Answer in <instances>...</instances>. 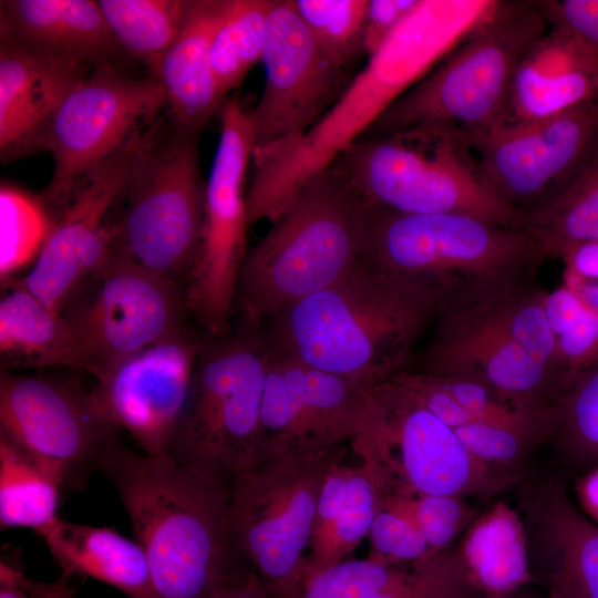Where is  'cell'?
<instances>
[{
  "label": "cell",
  "mask_w": 598,
  "mask_h": 598,
  "mask_svg": "<svg viewBox=\"0 0 598 598\" xmlns=\"http://www.w3.org/2000/svg\"><path fill=\"white\" fill-rule=\"evenodd\" d=\"M350 444L360 461L350 466L342 511L326 536L307 549L308 570H321L348 559L370 533L380 508L383 477L378 462L361 440L354 439Z\"/></svg>",
  "instance_id": "cell-32"
},
{
  "label": "cell",
  "mask_w": 598,
  "mask_h": 598,
  "mask_svg": "<svg viewBox=\"0 0 598 598\" xmlns=\"http://www.w3.org/2000/svg\"><path fill=\"white\" fill-rule=\"evenodd\" d=\"M517 509L526 528L534 584L548 598H598V525L558 476L522 482Z\"/></svg>",
  "instance_id": "cell-22"
},
{
  "label": "cell",
  "mask_w": 598,
  "mask_h": 598,
  "mask_svg": "<svg viewBox=\"0 0 598 598\" xmlns=\"http://www.w3.org/2000/svg\"><path fill=\"white\" fill-rule=\"evenodd\" d=\"M147 130V128H146ZM90 172L58 216L31 270L2 287H18L61 313L112 256L113 230L106 219L118 200L138 142L146 131Z\"/></svg>",
  "instance_id": "cell-19"
},
{
  "label": "cell",
  "mask_w": 598,
  "mask_h": 598,
  "mask_svg": "<svg viewBox=\"0 0 598 598\" xmlns=\"http://www.w3.org/2000/svg\"><path fill=\"white\" fill-rule=\"evenodd\" d=\"M522 229L546 259H563L571 249L598 240V137L565 186L524 214Z\"/></svg>",
  "instance_id": "cell-30"
},
{
  "label": "cell",
  "mask_w": 598,
  "mask_h": 598,
  "mask_svg": "<svg viewBox=\"0 0 598 598\" xmlns=\"http://www.w3.org/2000/svg\"><path fill=\"white\" fill-rule=\"evenodd\" d=\"M436 313L427 290L361 260L260 329L270 353L372 390L406 369Z\"/></svg>",
  "instance_id": "cell-1"
},
{
  "label": "cell",
  "mask_w": 598,
  "mask_h": 598,
  "mask_svg": "<svg viewBox=\"0 0 598 598\" xmlns=\"http://www.w3.org/2000/svg\"><path fill=\"white\" fill-rule=\"evenodd\" d=\"M73 591L62 577L51 584L34 581L25 577L20 564L1 557L0 598H73Z\"/></svg>",
  "instance_id": "cell-46"
},
{
  "label": "cell",
  "mask_w": 598,
  "mask_h": 598,
  "mask_svg": "<svg viewBox=\"0 0 598 598\" xmlns=\"http://www.w3.org/2000/svg\"><path fill=\"white\" fill-rule=\"evenodd\" d=\"M346 453L347 444L322 452L260 450L230 484L233 553L281 598L299 592L321 487Z\"/></svg>",
  "instance_id": "cell-9"
},
{
  "label": "cell",
  "mask_w": 598,
  "mask_h": 598,
  "mask_svg": "<svg viewBox=\"0 0 598 598\" xmlns=\"http://www.w3.org/2000/svg\"><path fill=\"white\" fill-rule=\"evenodd\" d=\"M563 260L566 278L598 281V240L571 249Z\"/></svg>",
  "instance_id": "cell-48"
},
{
  "label": "cell",
  "mask_w": 598,
  "mask_h": 598,
  "mask_svg": "<svg viewBox=\"0 0 598 598\" xmlns=\"http://www.w3.org/2000/svg\"><path fill=\"white\" fill-rule=\"evenodd\" d=\"M209 598H281L258 574L244 568L221 582Z\"/></svg>",
  "instance_id": "cell-47"
},
{
  "label": "cell",
  "mask_w": 598,
  "mask_h": 598,
  "mask_svg": "<svg viewBox=\"0 0 598 598\" xmlns=\"http://www.w3.org/2000/svg\"><path fill=\"white\" fill-rule=\"evenodd\" d=\"M458 550L471 577L488 598H504L534 584L524 520L517 507L504 501L476 517Z\"/></svg>",
  "instance_id": "cell-29"
},
{
  "label": "cell",
  "mask_w": 598,
  "mask_h": 598,
  "mask_svg": "<svg viewBox=\"0 0 598 598\" xmlns=\"http://www.w3.org/2000/svg\"><path fill=\"white\" fill-rule=\"evenodd\" d=\"M368 208L403 214H465L519 228L523 214L484 181L457 130L419 126L362 137L328 166Z\"/></svg>",
  "instance_id": "cell-7"
},
{
  "label": "cell",
  "mask_w": 598,
  "mask_h": 598,
  "mask_svg": "<svg viewBox=\"0 0 598 598\" xmlns=\"http://www.w3.org/2000/svg\"><path fill=\"white\" fill-rule=\"evenodd\" d=\"M56 218L40 196L9 184L0 189L1 283L37 260Z\"/></svg>",
  "instance_id": "cell-36"
},
{
  "label": "cell",
  "mask_w": 598,
  "mask_h": 598,
  "mask_svg": "<svg viewBox=\"0 0 598 598\" xmlns=\"http://www.w3.org/2000/svg\"><path fill=\"white\" fill-rule=\"evenodd\" d=\"M408 564H389L370 554L365 559H346L321 570L305 566L296 598H370L398 581Z\"/></svg>",
  "instance_id": "cell-40"
},
{
  "label": "cell",
  "mask_w": 598,
  "mask_h": 598,
  "mask_svg": "<svg viewBox=\"0 0 598 598\" xmlns=\"http://www.w3.org/2000/svg\"><path fill=\"white\" fill-rule=\"evenodd\" d=\"M358 439L380 466L382 495L488 497L523 477L475 458L454 429L393 379L372 389L369 424Z\"/></svg>",
  "instance_id": "cell-11"
},
{
  "label": "cell",
  "mask_w": 598,
  "mask_h": 598,
  "mask_svg": "<svg viewBox=\"0 0 598 598\" xmlns=\"http://www.w3.org/2000/svg\"><path fill=\"white\" fill-rule=\"evenodd\" d=\"M118 432L80 383L0 371V434L51 468L63 491L85 485Z\"/></svg>",
  "instance_id": "cell-16"
},
{
  "label": "cell",
  "mask_w": 598,
  "mask_h": 598,
  "mask_svg": "<svg viewBox=\"0 0 598 598\" xmlns=\"http://www.w3.org/2000/svg\"><path fill=\"white\" fill-rule=\"evenodd\" d=\"M501 298L437 313L430 340L405 371L471 380L520 412L551 415L563 386L515 340Z\"/></svg>",
  "instance_id": "cell-15"
},
{
  "label": "cell",
  "mask_w": 598,
  "mask_h": 598,
  "mask_svg": "<svg viewBox=\"0 0 598 598\" xmlns=\"http://www.w3.org/2000/svg\"><path fill=\"white\" fill-rule=\"evenodd\" d=\"M370 598H488L453 546L409 563L403 576Z\"/></svg>",
  "instance_id": "cell-39"
},
{
  "label": "cell",
  "mask_w": 598,
  "mask_h": 598,
  "mask_svg": "<svg viewBox=\"0 0 598 598\" xmlns=\"http://www.w3.org/2000/svg\"><path fill=\"white\" fill-rule=\"evenodd\" d=\"M544 260L519 228L457 213L369 208L362 261L427 290L437 313L480 307L529 285Z\"/></svg>",
  "instance_id": "cell-3"
},
{
  "label": "cell",
  "mask_w": 598,
  "mask_h": 598,
  "mask_svg": "<svg viewBox=\"0 0 598 598\" xmlns=\"http://www.w3.org/2000/svg\"><path fill=\"white\" fill-rule=\"evenodd\" d=\"M293 6L315 40L339 66L344 69L363 52L368 0H293Z\"/></svg>",
  "instance_id": "cell-38"
},
{
  "label": "cell",
  "mask_w": 598,
  "mask_h": 598,
  "mask_svg": "<svg viewBox=\"0 0 598 598\" xmlns=\"http://www.w3.org/2000/svg\"><path fill=\"white\" fill-rule=\"evenodd\" d=\"M261 62L265 85L256 105L247 111L256 146L305 133L348 85L344 69L315 40L293 0H274Z\"/></svg>",
  "instance_id": "cell-18"
},
{
  "label": "cell",
  "mask_w": 598,
  "mask_h": 598,
  "mask_svg": "<svg viewBox=\"0 0 598 598\" xmlns=\"http://www.w3.org/2000/svg\"><path fill=\"white\" fill-rule=\"evenodd\" d=\"M231 3L233 0H188L177 38L150 69L165 91L172 122L183 132L199 134L220 102L210 49Z\"/></svg>",
  "instance_id": "cell-26"
},
{
  "label": "cell",
  "mask_w": 598,
  "mask_h": 598,
  "mask_svg": "<svg viewBox=\"0 0 598 598\" xmlns=\"http://www.w3.org/2000/svg\"><path fill=\"white\" fill-rule=\"evenodd\" d=\"M548 27L537 1L493 2L457 49L390 104L369 137L419 126L483 132L512 122L516 68Z\"/></svg>",
  "instance_id": "cell-6"
},
{
  "label": "cell",
  "mask_w": 598,
  "mask_h": 598,
  "mask_svg": "<svg viewBox=\"0 0 598 598\" xmlns=\"http://www.w3.org/2000/svg\"><path fill=\"white\" fill-rule=\"evenodd\" d=\"M97 4L121 49L151 69L177 38L188 0H99Z\"/></svg>",
  "instance_id": "cell-34"
},
{
  "label": "cell",
  "mask_w": 598,
  "mask_h": 598,
  "mask_svg": "<svg viewBox=\"0 0 598 598\" xmlns=\"http://www.w3.org/2000/svg\"><path fill=\"white\" fill-rule=\"evenodd\" d=\"M380 507L410 520L433 551L451 547L478 516L464 498L445 495L385 494Z\"/></svg>",
  "instance_id": "cell-41"
},
{
  "label": "cell",
  "mask_w": 598,
  "mask_h": 598,
  "mask_svg": "<svg viewBox=\"0 0 598 598\" xmlns=\"http://www.w3.org/2000/svg\"><path fill=\"white\" fill-rule=\"evenodd\" d=\"M269 351L260 327L238 319L206 337L167 457L230 486L259 451Z\"/></svg>",
  "instance_id": "cell-8"
},
{
  "label": "cell",
  "mask_w": 598,
  "mask_h": 598,
  "mask_svg": "<svg viewBox=\"0 0 598 598\" xmlns=\"http://www.w3.org/2000/svg\"><path fill=\"white\" fill-rule=\"evenodd\" d=\"M573 486L577 504L598 525V466L574 477Z\"/></svg>",
  "instance_id": "cell-49"
},
{
  "label": "cell",
  "mask_w": 598,
  "mask_h": 598,
  "mask_svg": "<svg viewBox=\"0 0 598 598\" xmlns=\"http://www.w3.org/2000/svg\"><path fill=\"white\" fill-rule=\"evenodd\" d=\"M199 134L172 122L142 135L120 196L122 213L112 224V249L185 289L202 237L205 186Z\"/></svg>",
  "instance_id": "cell-10"
},
{
  "label": "cell",
  "mask_w": 598,
  "mask_h": 598,
  "mask_svg": "<svg viewBox=\"0 0 598 598\" xmlns=\"http://www.w3.org/2000/svg\"><path fill=\"white\" fill-rule=\"evenodd\" d=\"M368 214L333 169L317 174L247 252L234 315L260 326L351 270L362 260Z\"/></svg>",
  "instance_id": "cell-5"
},
{
  "label": "cell",
  "mask_w": 598,
  "mask_h": 598,
  "mask_svg": "<svg viewBox=\"0 0 598 598\" xmlns=\"http://www.w3.org/2000/svg\"><path fill=\"white\" fill-rule=\"evenodd\" d=\"M7 289L0 301L1 370L72 367L87 371L65 318L25 289Z\"/></svg>",
  "instance_id": "cell-28"
},
{
  "label": "cell",
  "mask_w": 598,
  "mask_h": 598,
  "mask_svg": "<svg viewBox=\"0 0 598 598\" xmlns=\"http://www.w3.org/2000/svg\"><path fill=\"white\" fill-rule=\"evenodd\" d=\"M537 4L550 27L570 32L598 54V0H540Z\"/></svg>",
  "instance_id": "cell-44"
},
{
  "label": "cell",
  "mask_w": 598,
  "mask_h": 598,
  "mask_svg": "<svg viewBox=\"0 0 598 598\" xmlns=\"http://www.w3.org/2000/svg\"><path fill=\"white\" fill-rule=\"evenodd\" d=\"M371 391L269 352L259 451L322 452L353 441L367 431Z\"/></svg>",
  "instance_id": "cell-20"
},
{
  "label": "cell",
  "mask_w": 598,
  "mask_h": 598,
  "mask_svg": "<svg viewBox=\"0 0 598 598\" xmlns=\"http://www.w3.org/2000/svg\"><path fill=\"white\" fill-rule=\"evenodd\" d=\"M444 27L436 9L423 1L313 126L254 148V175L246 194L249 226L279 219L311 178L364 136L439 55Z\"/></svg>",
  "instance_id": "cell-4"
},
{
  "label": "cell",
  "mask_w": 598,
  "mask_h": 598,
  "mask_svg": "<svg viewBox=\"0 0 598 598\" xmlns=\"http://www.w3.org/2000/svg\"><path fill=\"white\" fill-rule=\"evenodd\" d=\"M165 105L155 76L131 78L111 63L95 66L71 91L44 147L54 164L40 197L56 219L86 175L152 126Z\"/></svg>",
  "instance_id": "cell-13"
},
{
  "label": "cell",
  "mask_w": 598,
  "mask_h": 598,
  "mask_svg": "<svg viewBox=\"0 0 598 598\" xmlns=\"http://www.w3.org/2000/svg\"><path fill=\"white\" fill-rule=\"evenodd\" d=\"M61 315L96 380L124 358L185 329L190 316L183 287L113 249Z\"/></svg>",
  "instance_id": "cell-14"
},
{
  "label": "cell",
  "mask_w": 598,
  "mask_h": 598,
  "mask_svg": "<svg viewBox=\"0 0 598 598\" xmlns=\"http://www.w3.org/2000/svg\"><path fill=\"white\" fill-rule=\"evenodd\" d=\"M369 534L370 554L389 564L413 563L434 553L410 520L386 508H379Z\"/></svg>",
  "instance_id": "cell-43"
},
{
  "label": "cell",
  "mask_w": 598,
  "mask_h": 598,
  "mask_svg": "<svg viewBox=\"0 0 598 598\" xmlns=\"http://www.w3.org/2000/svg\"><path fill=\"white\" fill-rule=\"evenodd\" d=\"M272 3L274 0H233L210 49L212 70L220 100L239 86L248 71L261 62Z\"/></svg>",
  "instance_id": "cell-35"
},
{
  "label": "cell",
  "mask_w": 598,
  "mask_h": 598,
  "mask_svg": "<svg viewBox=\"0 0 598 598\" xmlns=\"http://www.w3.org/2000/svg\"><path fill=\"white\" fill-rule=\"evenodd\" d=\"M255 146L248 112L236 97L228 100L220 110V137L205 186L200 243L184 289L189 315L212 337L231 327L238 277L248 252L244 184Z\"/></svg>",
  "instance_id": "cell-12"
},
{
  "label": "cell",
  "mask_w": 598,
  "mask_h": 598,
  "mask_svg": "<svg viewBox=\"0 0 598 598\" xmlns=\"http://www.w3.org/2000/svg\"><path fill=\"white\" fill-rule=\"evenodd\" d=\"M60 477L0 434V527H29L38 534L59 516Z\"/></svg>",
  "instance_id": "cell-31"
},
{
  "label": "cell",
  "mask_w": 598,
  "mask_h": 598,
  "mask_svg": "<svg viewBox=\"0 0 598 598\" xmlns=\"http://www.w3.org/2000/svg\"><path fill=\"white\" fill-rule=\"evenodd\" d=\"M598 100V54L553 28L522 56L511 93L512 122L547 118Z\"/></svg>",
  "instance_id": "cell-24"
},
{
  "label": "cell",
  "mask_w": 598,
  "mask_h": 598,
  "mask_svg": "<svg viewBox=\"0 0 598 598\" xmlns=\"http://www.w3.org/2000/svg\"><path fill=\"white\" fill-rule=\"evenodd\" d=\"M206 337L186 327L124 358L91 390L110 423L128 432L143 453L167 457Z\"/></svg>",
  "instance_id": "cell-21"
},
{
  "label": "cell",
  "mask_w": 598,
  "mask_h": 598,
  "mask_svg": "<svg viewBox=\"0 0 598 598\" xmlns=\"http://www.w3.org/2000/svg\"><path fill=\"white\" fill-rule=\"evenodd\" d=\"M549 439L573 478L598 466V360L578 371L559 393Z\"/></svg>",
  "instance_id": "cell-33"
},
{
  "label": "cell",
  "mask_w": 598,
  "mask_h": 598,
  "mask_svg": "<svg viewBox=\"0 0 598 598\" xmlns=\"http://www.w3.org/2000/svg\"><path fill=\"white\" fill-rule=\"evenodd\" d=\"M0 9V35L29 51L97 66L121 50L97 1L6 0Z\"/></svg>",
  "instance_id": "cell-25"
},
{
  "label": "cell",
  "mask_w": 598,
  "mask_h": 598,
  "mask_svg": "<svg viewBox=\"0 0 598 598\" xmlns=\"http://www.w3.org/2000/svg\"><path fill=\"white\" fill-rule=\"evenodd\" d=\"M457 134L488 186L524 216L555 196L591 148L598 100L538 121Z\"/></svg>",
  "instance_id": "cell-17"
},
{
  "label": "cell",
  "mask_w": 598,
  "mask_h": 598,
  "mask_svg": "<svg viewBox=\"0 0 598 598\" xmlns=\"http://www.w3.org/2000/svg\"><path fill=\"white\" fill-rule=\"evenodd\" d=\"M146 554L159 598H209L248 568L231 549L230 486L113 437L99 460Z\"/></svg>",
  "instance_id": "cell-2"
},
{
  "label": "cell",
  "mask_w": 598,
  "mask_h": 598,
  "mask_svg": "<svg viewBox=\"0 0 598 598\" xmlns=\"http://www.w3.org/2000/svg\"><path fill=\"white\" fill-rule=\"evenodd\" d=\"M95 66L29 51L0 35V157L44 151L65 97Z\"/></svg>",
  "instance_id": "cell-23"
},
{
  "label": "cell",
  "mask_w": 598,
  "mask_h": 598,
  "mask_svg": "<svg viewBox=\"0 0 598 598\" xmlns=\"http://www.w3.org/2000/svg\"><path fill=\"white\" fill-rule=\"evenodd\" d=\"M454 431L475 458L489 467L515 474H522L519 468L530 451L550 436L544 427L475 420Z\"/></svg>",
  "instance_id": "cell-42"
},
{
  "label": "cell",
  "mask_w": 598,
  "mask_h": 598,
  "mask_svg": "<svg viewBox=\"0 0 598 598\" xmlns=\"http://www.w3.org/2000/svg\"><path fill=\"white\" fill-rule=\"evenodd\" d=\"M39 535L61 569V577H92L127 598H159L142 546L115 532L58 517Z\"/></svg>",
  "instance_id": "cell-27"
},
{
  "label": "cell",
  "mask_w": 598,
  "mask_h": 598,
  "mask_svg": "<svg viewBox=\"0 0 598 598\" xmlns=\"http://www.w3.org/2000/svg\"><path fill=\"white\" fill-rule=\"evenodd\" d=\"M423 3V0H369L363 23L362 45L369 58L375 54Z\"/></svg>",
  "instance_id": "cell-45"
},
{
  "label": "cell",
  "mask_w": 598,
  "mask_h": 598,
  "mask_svg": "<svg viewBox=\"0 0 598 598\" xmlns=\"http://www.w3.org/2000/svg\"><path fill=\"white\" fill-rule=\"evenodd\" d=\"M545 311L567 384L598 360V312L566 283L546 293Z\"/></svg>",
  "instance_id": "cell-37"
}]
</instances>
